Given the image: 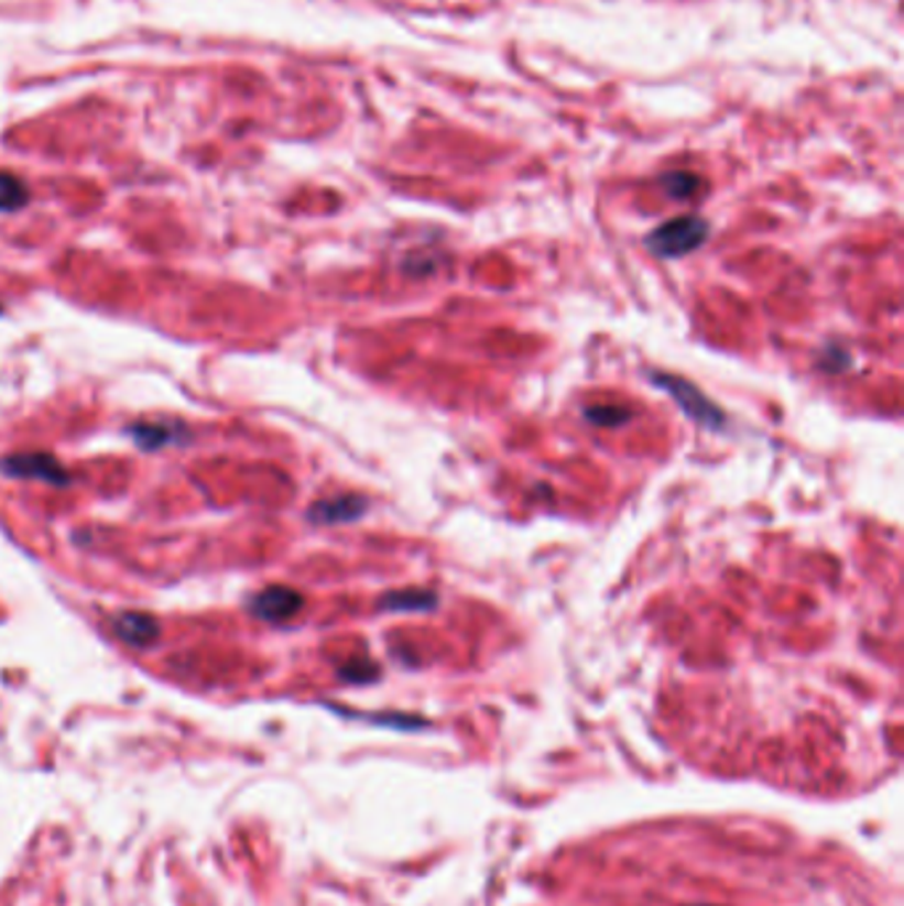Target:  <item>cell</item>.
<instances>
[{
  "mask_svg": "<svg viewBox=\"0 0 904 906\" xmlns=\"http://www.w3.org/2000/svg\"><path fill=\"white\" fill-rule=\"evenodd\" d=\"M435 604H438V597L431 589H401L380 597L377 608L388 612H427L435 610Z\"/></svg>",
  "mask_w": 904,
  "mask_h": 906,
  "instance_id": "obj_7",
  "label": "cell"
},
{
  "mask_svg": "<svg viewBox=\"0 0 904 906\" xmlns=\"http://www.w3.org/2000/svg\"><path fill=\"white\" fill-rule=\"evenodd\" d=\"M708 237V223L704 218H695V215H685V218H674L668 223H663L655 228L653 233L645 239L647 250L653 255L674 260V258H685L689 252L698 250Z\"/></svg>",
  "mask_w": 904,
  "mask_h": 906,
  "instance_id": "obj_1",
  "label": "cell"
},
{
  "mask_svg": "<svg viewBox=\"0 0 904 906\" xmlns=\"http://www.w3.org/2000/svg\"><path fill=\"white\" fill-rule=\"evenodd\" d=\"M340 676H342L345 681H356V684L372 681L374 676H377V668H374V663L356 661V663H348V666L340 668Z\"/></svg>",
  "mask_w": 904,
  "mask_h": 906,
  "instance_id": "obj_12",
  "label": "cell"
},
{
  "mask_svg": "<svg viewBox=\"0 0 904 906\" xmlns=\"http://www.w3.org/2000/svg\"><path fill=\"white\" fill-rule=\"evenodd\" d=\"M128 435L135 440V446L144 448V451H157V448L175 443L173 425H160V422H139V425H130Z\"/></svg>",
  "mask_w": 904,
  "mask_h": 906,
  "instance_id": "obj_8",
  "label": "cell"
},
{
  "mask_svg": "<svg viewBox=\"0 0 904 906\" xmlns=\"http://www.w3.org/2000/svg\"><path fill=\"white\" fill-rule=\"evenodd\" d=\"M369 510V501L363 496H353V493H345V496H331L316 501L308 510V520L314 525H345V523H356L361 520Z\"/></svg>",
  "mask_w": 904,
  "mask_h": 906,
  "instance_id": "obj_5",
  "label": "cell"
},
{
  "mask_svg": "<svg viewBox=\"0 0 904 906\" xmlns=\"http://www.w3.org/2000/svg\"><path fill=\"white\" fill-rule=\"evenodd\" d=\"M661 186L666 188L668 197L687 201L700 192V178L693 173H668L661 178Z\"/></svg>",
  "mask_w": 904,
  "mask_h": 906,
  "instance_id": "obj_10",
  "label": "cell"
},
{
  "mask_svg": "<svg viewBox=\"0 0 904 906\" xmlns=\"http://www.w3.org/2000/svg\"><path fill=\"white\" fill-rule=\"evenodd\" d=\"M584 419H589L595 427H621L629 422V411L621 406H587Z\"/></svg>",
  "mask_w": 904,
  "mask_h": 906,
  "instance_id": "obj_11",
  "label": "cell"
},
{
  "mask_svg": "<svg viewBox=\"0 0 904 906\" xmlns=\"http://www.w3.org/2000/svg\"><path fill=\"white\" fill-rule=\"evenodd\" d=\"M0 472H3L6 478L14 480H37L56 488L69 485V472L64 469L62 461H58L54 454L43 451L6 456V459L0 461Z\"/></svg>",
  "mask_w": 904,
  "mask_h": 906,
  "instance_id": "obj_3",
  "label": "cell"
},
{
  "mask_svg": "<svg viewBox=\"0 0 904 906\" xmlns=\"http://www.w3.org/2000/svg\"><path fill=\"white\" fill-rule=\"evenodd\" d=\"M115 634L130 647H149L160 638V623L149 612H120L115 618Z\"/></svg>",
  "mask_w": 904,
  "mask_h": 906,
  "instance_id": "obj_6",
  "label": "cell"
},
{
  "mask_svg": "<svg viewBox=\"0 0 904 906\" xmlns=\"http://www.w3.org/2000/svg\"><path fill=\"white\" fill-rule=\"evenodd\" d=\"M30 192L14 173L0 171V212H17L28 205Z\"/></svg>",
  "mask_w": 904,
  "mask_h": 906,
  "instance_id": "obj_9",
  "label": "cell"
},
{
  "mask_svg": "<svg viewBox=\"0 0 904 906\" xmlns=\"http://www.w3.org/2000/svg\"><path fill=\"white\" fill-rule=\"evenodd\" d=\"M653 382L658 384L663 393H668L674 397L676 406L685 411L695 425L708 427V429L727 427L725 411H721L717 403L704 393V390L695 387L693 382L682 380V376H674V374H653Z\"/></svg>",
  "mask_w": 904,
  "mask_h": 906,
  "instance_id": "obj_2",
  "label": "cell"
},
{
  "mask_svg": "<svg viewBox=\"0 0 904 906\" xmlns=\"http://www.w3.org/2000/svg\"><path fill=\"white\" fill-rule=\"evenodd\" d=\"M303 604L305 599L301 591L290 589V586H269L252 597L250 612L265 623H284L292 621L303 610Z\"/></svg>",
  "mask_w": 904,
  "mask_h": 906,
  "instance_id": "obj_4",
  "label": "cell"
}]
</instances>
